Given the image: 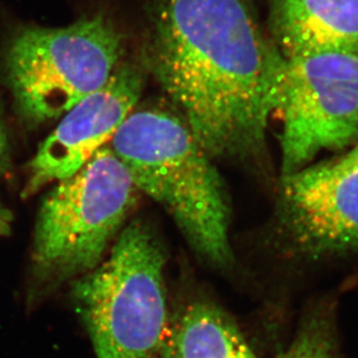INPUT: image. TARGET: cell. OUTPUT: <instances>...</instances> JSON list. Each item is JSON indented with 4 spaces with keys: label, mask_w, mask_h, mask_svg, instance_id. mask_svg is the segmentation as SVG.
<instances>
[{
    "label": "cell",
    "mask_w": 358,
    "mask_h": 358,
    "mask_svg": "<svg viewBox=\"0 0 358 358\" xmlns=\"http://www.w3.org/2000/svg\"><path fill=\"white\" fill-rule=\"evenodd\" d=\"M153 75L211 158L262 160L287 59L250 0H155Z\"/></svg>",
    "instance_id": "cell-1"
},
{
    "label": "cell",
    "mask_w": 358,
    "mask_h": 358,
    "mask_svg": "<svg viewBox=\"0 0 358 358\" xmlns=\"http://www.w3.org/2000/svg\"><path fill=\"white\" fill-rule=\"evenodd\" d=\"M108 146L137 190L165 206L199 255L218 267L232 264L223 180L179 113L132 112Z\"/></svg>",
    "instance_id": "cell-2"
},
{
    "label": "cell",
    "mask_w": 358,
    "mask_h": 358,
    "mask_svg": "<svg viewBox=\"0 0 358 358\" xmlns=\"http://www.w3.org/2000/svg\"><path fill=\"white\" fill-rule=\"evenodd\" d=\"M166 257L149 225L134 220L98 267L72 282V304L96 358H159L169 315Z\"/></svg>",
    "instance_id": "cell-3"
},
{
    "label": "cell",
    "mask_w": 358,
    "mask_h": 358,
    "mask_svg": "<svg viewBox=\"0 0 358 358\" xmlns=\"http://www.w3.org/2000/svg\"><path fill=\"white\" fill-rule=\"evenodd\" d=\"M137 188L108 145L44 199L31 248L36 301L98 267L136 203Z\"/></svg>",
    "instance_id": "cell-4"
},
{
    "label": "cell",
    "mask_w": 358,
    "mask_h": 358,
    "mask_svg": "<svg viewBox=\"0 0 358 358\" xmlns=\"http://www.w3.org/2000/svg\"><path fill=\"white\" fill-rule=\"evenodd\" d=\"M122 38L105 14L66 27L26 28L6 55L8 84L19 112L40 123L65 115L112 78Z\"/></svg>",
    "instance_id": "cell-5"
},
{
    "label": "cell",
    "mask_w": 358,
    "mask_h": 358,
    "mask_svg": "<svg viewBox=\"0 0 358 358\" xmlns=\"http://www.w3.org/2000/svg\"><path fill=\"white\" fill-rule=\"evenodd\" d=\"M278 112L282 178L306 169L324 150L358 142V57L319 54L289 58Z\"/></svg>",
    "instance_id": "cell-6"
},
{
    "label": "cell",
    "mask_w": 358,
    "mask_h": 358,
    "mask_svg": "<svg viewBox=\"0 0 358 358\" xmlns=\"http://www.w3.org/2000/svg\"><path fill=\"white\" fill-rule=\"evenodd\" d=\"M142 90L141 72L130 65H122L105 86L70 109L29 164L24 195L70 178L99 150L108 145L135 108Z\"/></svg>",
    "instance_id": "cell-7"
},
{
    "label": "cell",
    "mask_w": 358,
    "mask_h": 358,
    "mask_svg": "<svg viewBox=\"0 0 358 358\" xmlns=\"http://www.w3.org/2000/svg\"><path fill=\"white\" fill-rule=\"evenodd\" d=\"M280 224L299 253L318 257L358 250V172L282 178Z\"/></svg>",
    "instance_id": "cell-8"
},
{
    "label": "cell",
    "mask_w": 358,
    "mask_h": 358,
    "mask_svg": "<svg viewBox=\"0 0 358 358\" xmlns=\"http://www.w3.org/2000/svg\"><path fill=\"white\" fill-rule=\"evenodd\" d=\"M273 42L285 59L358 57V0H268Z\"/></svg>",
    "instance_id": "cell-9"
},
{
    "label": "cell",
    "mask_w": 358,
    "mask_h": 358,
    "mask_svg": "<svg viewBox=\"0 0 358 358\" xmlns=\"http://www.w3.org/2000/svg\"><path fill=\"white\" fill-rule=\"evenodd\" d=\"M159 358H257L222 308L194 301L169 320Z\"/></svg>",
    "instance_id": "cell-10"
},
{
    "label": "cell",
    "mask_w": 358,
    "mask_h": 358,
    "mask_svg": "<svg viewBox=\"0 0 358 358\" xmlns=\"http://www.w3.org/2000/svg\"><path fill=\"white\" fill-rule=\"evenodd\" d=\"M275 358H340L329 321L322 315H312L290 345Z\"/></svg>",
    "instance_id": "cell-11"
},
{
    "label": "cell",
    "mask_w": 358,
    "mask_h": 358,
    "mask_svg": "<svg viewBox=\"0 0 358 358\" xmlns=\"http://www.w3.org/2000/svg\"><path fill=\"white\" fill-rule=\"evenodd\" d=\"M299 172L313 179L335 178V176H347L350 173L358 172V144L355 146V149L349 151L341 158L321 162L319 165L306 167Z\"/></svg>",
    "instance_id": "cell-12"
},
{
    "label": "cell",
    "mask_w": 358,
    "mask_h": 358,
    "mask_svg": "<svg viewBox=\"0 0 358 358\" xmlns=\"http://www.w3.org/2000/svg\"><path fill=\"white\" fill-rule=\"evenodd\" d=\"M10 222H12V215L0 203V234L1 236H7V234H10Z\"/></svg>",
    "instance_id": "cell-13"
},
{
    "label": "cell",
    "mask_w": 358,
    "mask_h": 358,
    "mask_svg": "<svg viewBox=\"0 0 358 358\" xmlns=\"http://www.w3.org/2000/svg\"><path fill=\"white\" fill-rule=\"evenodd\" d=\"M7 162V138L5 129L0 123V167L6 165Z\"/></svg>",
    "instance_id": "cell-14"
}]
</instances>
